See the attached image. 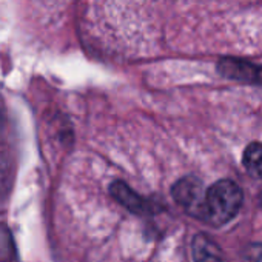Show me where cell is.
Listing matches in <instances>:
<instances>
[{
	"instance_id": "4",
	"label": "cell",
	"mask_w": 262,
	"mask_h": 262,
	"mask_svg": "<svg viewBox=\"0 0 262 262\" xmlns=\"http://www.w3.org/2000/svg\"><path fill=\"white\" fill-rule=\"evenodd\" d=\"M110 193L119 204H122L131 213H136L141 216H150L158 211V208L155 207L151 201H147L145 198L139 196L136 191H133L122 181L113 182L110 187Z\"/></svg>"
},
{
	"instance_id": "3",
	"label": "cell",
	"mask_w": 262,
	"mask_h": 262,
	"mask_svg": "<svg viewBox=\"0 0 262 262\" xmlns=\"http://www.w3.org/2000/svg\"><path fill=\"white\" fill-rule=\"evenodd\" d=\"M216 70L225 79L262 86V65L237 57H222L216 65Z\"/></svg>"
},
{
	"instance_id": "1",
	"label": "cell",
	"mask_w": 262,
	"mask_h": 262,
	"mask_svg": "<svg viewBox=\"0 0 262 262\" xmlns=\"http://www.w3.org/2000/svg\"><path fill=\"white\" fill-rule=\"evenodd\" d=\"M244 201L242 190L230 179L214 182L205 191L202 219L213 227H222L228 224L241 210Z\"/></svg>"
},
{
	"instance_id": "5",
	"label": "cell",
	"mask_w": 262,
	"mask_h": 262,
	"mask_svg": "<svg viewBox=\"0 0 262 262\" xmlns=\"http://www.w3.org/2000/svg\"><path fill=\"white\" fill-rule=\"evenodd\" d=\"M191 253L194 262H224L221 247L205 233H199L193 237Z\"/></svg>"
},
{
	"instance_id": "2",
	"label": "cell",
	"mask_w": 262,
	"mask_h": 262,
	"mask_svg": "<svg viewBox=\"0 0 262 262\" xmlns=\"http://www.w3.org/2000/svg\"><path fill=\"white\" fill-rule=\"evenodd\" d=\"M174 201L191 216L202 219L204 211V201H205V190L201 179L196 176H185L179 179L171 190Z\"/></svg>"
},
{
	"instance_id": "6",
	"label": "cell",
	"mask_w": 262,
	"mask_h": 262,
	"mask_svg": "<svg viewBox=\"0 0 262 262\" xmlns=\"http://www.w3.org/2000/svg\"><path fill=\"white\" fill-rule=\"evenodd\" d=\"M242 164L251 176L262 179V144L260 142H251L250 145H247L242 155Z\"/></svg>"
},
{
	"instance_id": "8",
	"label": "cell",
	"mask_w": 262,
	"mask_h": 262,
	"mask_svg": "<svg viewBox=\"0 0 262 262\" xmlns=\"http://www.w3.org/2000/svg\"><path fill=\"white\" fill-rule=\"evenodd\" d=\"M260 204H262V194H260Z\"/></svg>"
},
{
	"instance_id": "7",
	"label": "cell",
	"mask_w": 262,
	"mask_h": 262,
	"mask_svg": "<svg viewBox=\"0 0 262 262\" xmlns=\"http://www.w3.org/2000/svg\"><path fill=\"white\" fill-rule=\"evenodd\" d=\"M242 257L245 262H260L262 260V244L256 242V244L247 245L242 251Z\"/></svg>"
}]
</instances>
